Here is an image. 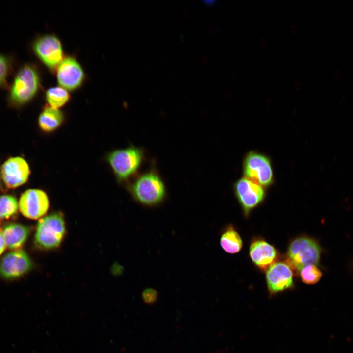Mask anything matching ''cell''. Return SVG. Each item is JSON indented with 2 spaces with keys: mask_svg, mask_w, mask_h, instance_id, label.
<instances>
[{
  "mask_svg": "<svg viewBox=\"0 0 353 353\" xmlns=\"http://www.w3.org/2000/svg\"><path fill=\"white\" fill-rule=\"evenodd\" d=\"M129 188L134 199L146 206L160 204L166 196L165 183L153 168L138 176Z\"/></svg>",
  "mask_w": 353,
  "mask_h": 353,
  "instance_id": "obj_1",
  "label": "cell"
},
{
  "mask_svg": "<svg viewBox=\"0 0 353 353\" xmlns=\"http://www.w3.org/2000/svg\"><path fill=\"white\" fill-rule=\"evenodd\" d=\"M40 78L35 67L26 64L17 72L9 94L11 101L22 105L30 101L37 94L40 87Z\"/></svg>",
  "mask_w": 353,
  "mask_h": 353,
  "instance_id": "obj_2",
  "label": "cell"
},
{
  "mask_svg": "<svg viewBox=\"0 0 353 353\" xmlns=\"http://www.w3.org/2000/svg\"><path fill=\"white\" fill-rule=\"evenodd\" d=\"M144 157L143 149L131 146L112 151L108 155L107 160L117 179L124 181L137 172Z\"/></svg>",
  "mask_w": 353,
  "mask_h": 353,
  "instance_id": "obj_3",
  "label": "cell"
},
{
  "mask_svg": "<svg viewBox=\"0 0 353 353\" xmlns=\"http://www.w3.org/2000/svg\"><path fill=\"white\" fill-rule=\"evenodd\" d=\"M243 176L265 188L274 183L270 158L255 151H250L245 154L243 161Z\"/></svg>",
  "mask_w": 353,
  "mask_h": 353,
  "instance_id": "obj_4",
  "label": "cell"
},
{
  "mask_svg": "<svg viewBox=\"0 0 353 353\" xmlns=\"http://www.w3.org/2000/svg\"><path fill=\"white\" fill-rule=\"evenodd\" d=\"M320 255V248L315 240L307 237H298L288 247L287 264L293 270L300 272L304 266L318 264Z\"/></svg>",
  "mask_w": 353,
  "mask_h": 353,
  "instance_id": "obj_5",
  "label": "cell"
},
{
  "mask_svg": "<svg viewBox=\"0 0 353 353\" xmlns=\"http://www.w3.org/2000/svg\"><path fill=\"white\" fill-rule=\"evenodd\" d=\"M65 233V225L59 213L49 215L39 221L35 235L36 245L44 249H51L61 244Z\"/></svg>",
  "mask_w": 353,
  "mask_h": 353,
  "instance_id": "obj_6",
  "label": "cell"
},
{
  "mask_svg": "<svg viewBox=\"0 0 353 353\" xmlns=\"http://www.w3.org/2000/svg\"><path fill=\"white\" fill-rule=\"evenodd\" d=\"M33 50L40 61L51 70L57 68L64 59L61 43L52 34L37 38L33 44Z\"/></svg>",
  "mask_w": 353,
  "mask_h": 353,
  "instance_id": "obj_7",
  "label": "cell"
},
{
  "mask_svg": "<svg viewBox=\"0 0 353 353\" xmlns=\"http://www.w3.org/2000/svg\"><path fill=\"white\" fill-rule=\"evenodd\" d=\"M233 189L246 215L260 204L266 196L265 188L244 176L234 183Z\"/></svg>",
  "mask_w": 353,
  "mask_h": 353,
  "instance_id": "obj_8",
  "label": "cell"
},
{
  "mask_svg": "<svg viewBox=\"0 0 353 353\" xmlns=\"http://www.w3.org/2000/svg\"><path fill=\"white\" fill-rule=\"evenodd\" d=\"M19 206L22 214L31 219H37L44 216L49 206L46 193L38 189H30L21 195Z\"/></svg>",
  "mask_w": 353,
  "mask_h": 353,
  "instance_id": "obj_9",
  "label": "cell"
},
{
  "mask_svg": "<svg viewBox=\"0 0 353 353\" xmlns=\"http://www.w3.org/2000/svg\"><path fill=\"white\" fill-rule=\"evenodd\" d=\"M56 76L60 87L69 91L79 88L85 78L81 66L75 58L71 56L64 58L59 65Z\"/></svg>",
  "mask_w": 353,
  "mask_h": 353,
  "instance_id": "obj_10",
  "label": "cell"
},
{
  "mask_svg": "<svg viewBox=\"0 0 353 353\" xmlns=\"http://www.w3.org/2000/svg\"><path fill=\"white\" fill-rule=\"evenodd\" d=\"M31 261L27 254L17 250L6 254L0 264V274L4 278L13 279L27 273L31 267Z\"/></svg>",
  "mask_w": 353,
  "mask_h": 353,
  "instance_id": "obj_11",
  "label": "cell"
},
{
  "mask_svg": "<svg viewBox=\"0 0 353 353\" xmlns=\"http://www.w3.org/2000/svg\"><path fill=\"white\" fill-rule=\"evenodd\" d=\"M29 174L27 163L20 157L10 158L2 166V178L9 188H16L25 183Z\"/></svg>",
  "mask_w": 353,
  "mask_h": 353,
  "instance_id": "obj_12",
  "label": "cell"
},
{
  "mask_svg": "<svg viewBox=\"0 0 353 353\" xmlns=\"http://www.w3.org/2000/svg\"><path fill=\"white\" fill-rule=\"evenodd\" d=\"M266 276L268 290L271 294L283 291L293 285V272L286 263H273L267 268Z\"/></svg>",
  "mask_w": 353,
  "mask_h": 353,
  "instance_id": "obj_13",
  "label": "cell"
},
{
  "mask_svg": "<svg viewBox=\"0 0 353 353\" xmlns=\"http://www.w3.org/2000/svg\"><path fill=\"white\" fill-rule=\"evenodd\" d=\"M249 254L254 264L262 269L268 268L277 257L274 247L263 240L253 242L250 247Z\"/></svg>",
  "mask_w": 353,
  "mask_h": 353,
  "instance_id": "obj_14",
  "label": "cell"
},
{
  "mask_svg": "<svg viewBox=\"0 0 353 353\" xmlns=\"http://www.w3.org/2000/svg\"><path fill=\"white\" fill-rule=\"evenodd\" d=\"M29 233V228L23 225L17 223L7 225L3 231L6 246L10 249L19 248L26 241Z\"/></svg>",
  "mask_w": 353,
  "mask_h": 353,
  "instance_id": "obj_15",
  "label": "cell"
},
{
  "mask_svg": "<svg viewBox=\"0 0 353 353\" xmlns=\"http://www.w3.org/2000/svg\"><path fill=\"white\" fill-rule=\"evenodd\" d=\"M63 120L64 115L60 110L47 106L40 113L38 124L42 130L49 132L57 129L62 124Z\"/></svg>",
  "mask_w": 353,
  "mask_h": 353,
  "instance_id": "obj_16",
  "label": "cell"
},
{
  "mask_svg": "<svg viewBox=\"0 0 353 353\" xmlns=\"http://www.w3.org/2000/svg\"><path fill=\"white\" fill-rule=\"evenodd\" d=\"M243 242L238 233L232 227H227L220 237V245L227 252L234 254L239 252Z\"/></svg>",
  "mask_w": 353,
  "mask_h": 353,
  "instance_id": "obj_17",
  "label": "cell"
},
{
  "mask_svg": "<svg viewBox=\"0 0 353 353\" xmlns=\"http://www.w3.org/2000/svg\"><path fill=\"white\" fill-rule=\"evenodd\" d=\"M70 96L67 90L60 87L50 88L46 92V99L50 107L58 109L69 101Z\"/></svg>",
  "mask_w": 353,
  "mask_h": 353,
  "instance_id": "obj_18",
  "label": "cell"
},
{
  "mask_svg": "<svg viewBox=\"0 0 353 353\" xmlns=\"http://www.w3.org/2000/svg\"><path fill=\"white\" fill-rule=\"evenodd\" d=\"M18 208L16 199L10 195L0 197V218L7 219L14 215Z\"/></svg>",
  "mask_w": 353,
  "mask_h": 353,
  "instance_id": "obj_19",
  "label": "cell"
},
{
  "mask_svg": "<svg viewBox=\"0 0 353 353\" xmlns=\"http://www.w3.org/2000/svg\"><path fill=\"white\" fill-rule=\"evenodd\" d=\"M302 281L307 284H314L321 279L322 273L315 265H309L303 267L300 271Z\"/></svg>",
  "mask_w": 353,
  "mask_h": 353,
  "instance_id": "obj_20",
  "label": "cell"
},
{
  "mask_svg": "<svg viewBox=\"0 0 353 353\" xmlns=\"http://www.w3.org/2000/svg\"><path fill=\"white\" fill-rule=\"evenodd\" d=\"M141 297L146 305H152L157 302L158 293L157 291L153 288H147L142 291Z\"/></svg>",
  "mask_w": 353,
  "mask_h": 353,
  "instance_id": "obj_21",
  "label": "cell"
},
{
  "mask_svg": "<svg viewBox=\"0 0 353 353\" xmlns=\"http://www.w3.org/2000/svg\"><path fill=\"white\" fill-rule=\"evenodd\" d=\"M9 70V64L8 60L0 54V86L5 82Z\"/></svg>",
  "mask_w": 353,
  "mask_h": 353,
  "instance_id": "obj_22",
  "label": "cell"
},
{
  "mask_svg": "<svg viewBox=\"0 0 353 353\" xmlns=\"http://www.w3.org/2000/svg\"><path fill=\"white\" fill-rule=\"evenodd\" d=\"M6 245L3 236V231L0 229V255L5 250Z\"/></svg>",
  "mask_w": 353,
  "mask_h": 353,
  "instance_id": "obj_23",
  "label": "cell"
},
{
  "mask_svg": "<svg viewBox=\"0 0 353 353\" xmlns=\"http://www.w3.org/2000/svg\"><path fill=\"white\" fill-rule=\"evenodd\" d=\"M203 2H204L207 5H212L213 3L215 2V0H203Z\"/></svg>",
  "mask_w": 353,
  "mask_h": 353,
  "instance_id": "obj_24",
  "label": "cell"
},
{
  "mask_svg": "<svg viewBox=\"0 0 353 353\" xmlns=\"http://www.w3.org/2000/svg\"><path fill=\"white\" fill-rule=\"evenodd\" d=\"M202 60L203 62L206 63L208 61V57L206 55H204L202 57Z\"/></svg>",
  "mask_w": 353,
  "mask_h": 353,
  "instance_id": "obj_25",
  "label": "cell"
},
{
  "mask_svg": "<svg viewBox=\"0 0 353 353\" xmlns=\"http://www.w3.org/2000/svg\"><path fill=\"white\" fill-rule=\"evenodd\" d=\"M208 32L209 34L212 35L214 33V30L212 28H210L208 29Z\"/></svg>",
  "mask_w": 353,
  "mask_h": 353,
  "instance_id": "obj_26",
  "label": "cell"
},
{
  "mask_svg": "<svg viewBox=\"0 0 353 353\" xmlns=\"http://www.w3.org/2000/svg\"><path fill=\"white\" fill-rule=\"evenodd\" d=\"M184 13H185V15L186 16H187L189 15V12H188V11L187 10H185L184 11Z\"/></svg>",
  "mask_w": 353,
  "mask_h": 353,
  "instance_id": "obj_27",
  "label": "cell"
},
{
  "mask_svg": "<svg viewBox=\"0 0 353 353\" xmlns=\"http://www.w3.org/2000/svg\"><path fill=\"white\" fill-rule=\"evenodd\" d=\"M194 56H195V58H196V59L198 58V57H199V54H198L197 52H195V53L194 54Z\"/></svg>",
  "mask_w": 353,
  "mask_h": 353,
  "instance_id": "obj_28",
  "label": "cell"
},
{
  "mask_svg": "<svg viewBox=\"0 0 353 353\" xmlns=\"http://www.w3.org/2000/svg\"></svg>",
  "mask_w": 353,
  "mask_h": 353,
  "instance_id": "obj_29",
  "label": "cell"
}]
</instances>
